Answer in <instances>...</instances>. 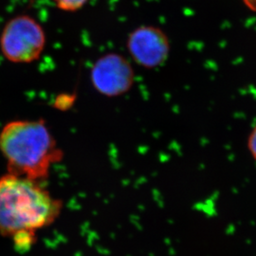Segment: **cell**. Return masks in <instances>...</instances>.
Listing matches in <instances>:
<instances>
[{"instance_id":"1","label":"cell","mask_w":256,"mask_h":256,"mask_svg":"<svg viewBox=\"0 0 256 256\" xmlns=\"http://www.w3.org/2000/svg\"><path fill=\"white\" fill-rule=\"evenodd\" d=\"M61 210L62 202L38 180L10 173L0 178V233L17 248L28 249L36 232L54 222Z\"/></svg>"},{"instance_id":"2","label":"cell","mask_w":256,"mask_h":256,"mask_svg":"<svg viewBox=\"0 0 256 256\" xmlns=\"http://www.w3.org/2000/svg\"><path fill=\"white\" fill-rule=\"evenodd\" d=\"M0 153L8 173L42 180L62 158L50 128L42 119L16 120L0 130Z\"/></svg>"},{"instance_id":"3","label":"cell","mask_w":256,"mask_h":256,"mask_svg":"<svg viewBox=\"0 0 256 256\" xmlns=\"http://www.w3.org/2000/svg\"><path fill=\"white\" fill-rule=\"evenodd\" d=\"M46 36L38 22L28 15L12 18L0 37V48L10 62L30 64L38 60L44 50Z\"/></svg>"},{"instance_id":"4","label":"cell","mask_w":256,"mask_h":256,"mask_svg":"<svg viewBox=\"0 0 256 256\" xmlns=\"http://www.w3.org/2000/svg\"><path fill=\"white\" fill-rule=\"evenodd\" d=\"M126 45L136 64L145 68L160 66L170 54L168 35L160 28L152 25H142L132 31Z\"/></svg>"},{"instance_id":"5","label":"cell","mask_w":256,"mask_h":256,"mask_svg":"<svg viewBox=\"0 0 256 256\" xmlns=\"http://www.w3.org/2000/svg\"><path fill=\"white\" fill-rule=\"evenodd\" d=\"M92 82L102 95L114 96L128 91L134 81V72L125 58L109 54L100 58L91 71Z\"/></svg>"},{"instance_id":"6","label":"cell","mask_w":256,"mask_h":256,"mask_svg":"<svg viewBox=\"0 0 256 256\" xmlns=\"http://www.w3.org/2000/svg\"><path fill=\"white\" fill-rule=\"evenodd\" d=\"M88 0H54L55 4L65 12H76L84 7Z\"/></svg>"},{"instance_id":"7","label":"cell","mask_w":256,"mask_h":256,"mask_svg":"<svg viewBox=\"0 0 256 256\" xmlns=\"http://www.w3.org/2000/svg\"><path fill=\"white\" fill-rule=\"evenodd\" d=\"M248 148L252 156L256 160V126L252 130L248 138Z\"/></svg>"},{"instance_id":"8","label":"cell","mask_w":256,"mask_h":256,"mask_svg":"<svg viewBox=\"0 0 256 256\" xmlns=\"http://www.w3.org/2000/svg\"><path fill=\"white\" fill-rule=\"evenodd\" d=\"M243 2L248 8L256 12V0H243Z\"/></svg>"}]
</instances>
